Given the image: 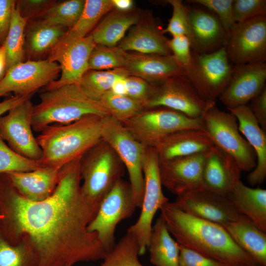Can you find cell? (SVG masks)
Masks as SVG:
<instances>
[{
  "label": "cell",
  "instance_id": "9a60e30c",
  "mask_svg": "<svg viewBox=\"0 0 266 266\" xmlns=\"http://www.w3.org/2000/svg\"><path fill=\"white\" fill-rule=\"evenodd\" d=\"M60 72L59 65L47 59L20 62L10 68L0 81V94L33 96L56 80Z\"/></svg>",
  "mask_w": 266,
  "mask_h": 266
},
{
  "label": "cell",
  "instance_id": "2e32d148",
  "mask_svg": "<svg viewBox=\"0 0 266 266\" xmlns=\"http://www.w3.org/2000/svg\"><path fill=\"white\" fill-rule=\"evenodd\" d=\"M96 45L90 34L72 40H60L46 59L59 65L61 77L43 88L42 91L52 90L66 84H78L83 74L89 69V57Z\"/></svg>",
  "mask_w": 266,
  "mask_h": 266
},
{
  "label": "cell",
  "instance_id": "ba28073f",
  "mask_svg": "<svg viewBox=\"0 0 266 266\" xmlns=\"http://www.w3.org/2000/svg\"><path fill=\"white\" fill-rule=\"evenodd\" d=\"M101 136L115 150L128 173L137 207L144 191L143 164L146 147L136 140L123 124L110 115L101 118Z\"/></svg>",
  "mask_w": 266,
  "mask_h": 266
},
{
  "label": "cell",
  "instance_id": "d6986e66",
  "mask_svg": "<svg viewBox=\"0 0 266 266\" xmlns=\"http://www.w3.org/2000/svg\"><path fill=\"white\" fill-rule=\"evenodd\" d=\"M207 153L159 163L162 186L177 196L203 188L202 173Z\"/></svg>",
  "mask_w": 266,
  "mask_h": 266
},
{
  "label": "cell",
  "instance_id": "7a4b0ae2",
  "mask_svg": "<svg viewBox=\"0 0 266 266\" xmlns=\"http://www.w3.org/2000/svg\"><path fill=\"white\" fill-rule=\"evenodd\" d=\"M169 233L181 246L229 266L257 264L222 225L189 214L169 201L160 208Z\"/></svg>",
  "mask_w": 266,
  "mask_h": 266
},
{
  "label": "cell",
  "instance_id": "9c48e42d",
  "mask_svg": "<svg viewBox=\"0 0 266 266\" xmlns=\"http://www.w3.org/2000/svg\"><path fill=\"white\" fill-rule=\"evenodd\" d=\"M137 207L130 183L119 179L103 199L98 211L87 227L95 233L107 252L115 244V233L117 225L131 217Z\"/></svg>",
  "mask_w": 266,
  "mask_h": 266
},
{
  "label": "cell",
  "instance_id": "11a10c76",
  "mask_svg": "<svg viewBox=\"0 0 266 266\" xmlns=\"http://www.w3.org/2000/svg\"><path fill=\"white\" fill-rule=\"evenodd\" d=\"M5 97V96L4 95H3L0 94V97Z\"/></svg>",
  "mask_w": 266,
  "mask_h": 266
},
{
  "label": "cell",
  "instance_id": "8d00e7d4",
  "mask_svg": "<svg viewBox=\"0 0 266 266\" xmlns=\"http://www.w3.org/2000/svg\"><path fill=\"white\" fill-rule=\"evenodd\" d=\"M100 101L109 115L121 123L135 116L145 108L139 102L127 95H118L110 90L106 92Z\"/></svg>",
  "mask_w": 266,
  "mask_h": 266
},
{
  "label": "cell",
  "instance_id": "f35d334b",
  "mask_svg": "<svg viewBox=\"0 0 266 266\" xmlns=\"http://www.w3.org/2000/svg\"><path fill=\"white\" fill-rule=\"evenodd\" d=\"M126 51L118 45L108 47L96 44L89 59V69L107 70L124 68Z\"/></svg>",
  "mask_w": 266,
  "mask_h": 266
},
{
  "label": "cell",
  "instance_id": "f907efd6",
  "mask_svg": "<svg viewBox=\"0 0 266 266\" xmlns=\"http://www.w3.org/2000/svg\"><path fill=\"white\" fill-rule=\"evenodd\" d=\"M32 96L14 95V96L8 98L2 102H0V116H2L4 113L8 112L14 106Z\"/></svg>",
  "mask_w": 266,
  "mask_h": 266
},
{
  "label": "cell",
  "instance_id": "5bb4252c",
  "mask_svg": "<svg viewBox=\"0 0 266 266\" xmlns=\"http://www.w3.org/2000/svg\"><path fill=\"white\" fill-rule=\"evenodd\" d=\"M31 98L12 107L6 115L0 116V135L15 153L40 162L42 151L32 131L33 105Z\"/></svg>",
  "mask_w": 266,
  "mask_h": 266
},
{
  "label": "cell",
  "instance_id": "277c9868",
  "mask_svg": "<svg viewBox=\"0 0 266 266\" xmlns=\"http://www.w3.org/2000/svg\"><path fill=\"white\" fill-rule=\"evenodd\" d=\"M39 98L40 102L32 111V125L35 132L53 124H69L88 115H110L100 101L87 97L77 84L41 91Z\"/></svg>",
  "mask_w": 266,
  "mask_h": 266
},
{
  "label": "cell",
  "instance_id": "c3c4849f",
  "mask_svg": "<svg viewBox=\"0 0 266 266\" xmlns=\"http://www.w3.org/2000/svg\"><path fill=\"white\" fill-rule=\"evenodd\" d=\"M17 0H0V44H3L9 31L12 11Z\"/></svg>",
  "mask_w": 266,
  "mask_h": 266
},
{
  "label": "cell",
  "instance_id": "cb8c5ba5",
  "mask_svg": "<svg viewBox=\"0 0 266 266\" xmlns=\"http://www.w3.org/2000/svg\"><path fill=\"white\" fill-rule=\"evenodd\" d=\"M60 171V169L42 166L31 171L2 174L23 198L33 201H40L54 193L59 182Z\"/></svg>",
  "mask_w": 266,
  "mask_h": 266
},
{
  "label": "cell",
  "instance_id": "6f0895ef",
  "mask_svg": "<svg viewBox=\"0 0 266 266\" xmlns=\"http://www.w3.org/2000/svg\"><path fill=\"white\" fill-rule=\"evenodd\" d=\"M0 45H1L0 44Z\"/></svg>",
  "mask_w": 266,
  "mask_h": 266
},
{
  "label": "cell",
  "instance_id": "7402d4cb",
  "mask_svg": "<svg viewBox=\"0 0 266 266\" xmlns=\"http://www.w3.org/2000/svg\"><path fill=\"white\" fill-rule=\"evenodd\" d=\"M236 118L238 130L253 149L256 157L255 168L247 182L253 186L262 184L266 177V135L247 105L229 109Z\"/></svg>",
  "mask_w": 266,
  "mask_h": 266
},
{
  "label": "cell",
  "instance_id": "7dc6e473",
  "mask_svg": "<svg viewBox=\"0 0 266 266\" xmlns=\"http://www.w3.org/2000/svg\"><path fill=\"white\" fill-rule=\"evenodd\" d=\"M179 247L178 266H229L180 245Z\"/></svg>",
  "mask_w": 266,
  "mask_h": 266
},
{
  "label": "cell",
  "instance_id": "83f0119b",
  "mask_svg": "<svg viewBox=\"0 0 266 266\" xmlns=\"http://www.w3.org/2000/svg\"><path fill=\"white\" fill-rule=\"evenodd\" d=\"M67 30L41 19L28 21L25 30V50L28 60H41L43 57H48Z\"/></svg>",
  "mask_w": 266,
  "mask_h": 266
},
{
  "label": "cell",
  "instance_id": "60d3db41",
  "mask_svg": "<svg viewBox=\"0 0 266 266\" xmlns=\"http://www.w3.org/2000/svg\"><path fill=\"white\" fill-rule=\"evenodd\" d=\"M167 3L172 8V14L163 33H170L172 37L177 35L187 36L188 32V8L180 0H168Z\"/></svg>",
  "mask_w": 266,
  "mask_h": 266
},
{
  "label": "cell",
  "instance_id": "484cf974",
  "mask_svg": "<svg viewBox=\"0 0 266 266\" xmlns=\"http://www.w3.org/2000/svg\"><path fill=\"white\" fill-rule=\"evenodd\" d=\"M214 146L204 130L179 131L166 136L154 147L161 163L209 151Z\"/></svg>",
  "mask_w": 266,
  "mask_h": 266
},
{
  "label": "cell",
  "instance_id": "52a82bcc",
  "mask_svg": "<svg viewBox=\"0 0 266 266\" xmlns=\"http://www.w3.org/2000/svg\"><path fill=\"white\" fill-rule=\"evenodd\" d=\"M204 130L214 144L229 156L242 172L252 170L256 165L255 153L238 130L236 117L216 105L203 116Z\"/></svg>",
  "mask_w": 266,
  "mask_h": 266
},
{
  "label": "cell",
  "instance_id": "e575fe53",
  "mask_svg": "<svg viewBox=\"0 0 266 266\" xmlns=\"http://www.w3.org/2000/svg\"><path fill=\"white\" fill-rule=\"evenodd\" d=\"M139 255L137 241L127 233L107 253L98 266H143L139 261Z\"/></svg>",
  "mask_w": 266,
  "mask_h": 266
},
{
  "label": "cell",
  "instance_id": "bcb514c9",
  "mask_svg": "<svg viewBox=\"0 0 266 266\" xmlns=\"http://www.w3.org/2000/svg\"><path fill=\"white\" fill-rule=\"evenodd\" d=\"M168 46L174 59L185 69L189 64L192 56L191 43L188 36L185 35L173 36L168 40Z\"/></svg>",
  "mask_w": 266,
  "mask_h": 266
},
{
  "label": "cell",
  "instance_id": "ab89813d",
  "mask_svg": "<svg viewBox=\"0 0 266 266\" xmlns=\"http://www.w3.org/2000/svg\"><path fill=\"white\" fill-rule=\"evenodd\" d=\"M42 166L39 162L30 160L15 153L0 135V174L31 171Z\"/></svg>",
  "mask_w": 266,
  "mask_h": 266
},
{
  "label": "cell",
  "instance_id": "7bdbcfd3",
  "mask_svg": "<svg viewBox=\"0 0 266 266\" xmlns=\"http://www.w3.org/2000/svg\"><path fill=\"white\" fill-rule=\"evenodd\" d=\"M233 11L235 23L266 15V0H233Z\"/></svg>",
  "mask_w": 266,
  "mask_h": 266
},
{
  "label": "cell",
  "instance_id": "4fadbf2b",
  "mask_svg": "<svg viewBox=\"0 0 266 266\" xmlns=\"http://www.w3.org/2000/svg\"><path fill=\"white\" fill-rule=\"evenodd\" d=\"M225 49L234 66L266 62V15L235 23L229 31Z\"/></svg>",
  "mask_w": 266,
  "mask_h": 266
},
{
  "label": "cell",
  "instance_id": "db71d44e",
  "mask_svg": "<svg viewBox=\"0 0 266 266\" xmlns=\"http://www.w3.org/2000/svg\"><path fill=\"white\" fill-rule=\"evenodd\" d=\"M114 8L121 11H129L133 8L132 0H111Z\"/></svg>",
  "mask_w": 266,
  "mask_h": 266
},
{
  "label": "cell",
  "instance_id": "30bf717a",
  "mask_svg": "<svg viewBox=\"0 0 266 266\" xmlns=\"http://www.w3.org/2000/svg\"><path fill=\"white\" fill-rule=\"evenodd\" d=\"M143 172L144 191L141 212L137 220L128 228L127 232L133 235L137 241L139 255L146 252L155 214L163 204L169 201L162 190L159 159L154 147L146 148Z\"/></svg>",
  "mask_w": 266,
  "mask_h": 266
},
{
  "label": "cell",
  "instance_id": "ffe728a7",
  "mask_svg": "<svg viewBox=\"0 0 266 266\" xmlns=\"http://www.w3.org/2000/svg\"><path fill=\"white\" fill-rule=\"evenodd\" d=\"M187 36L192 53L201 54L225 47L228 33L212 12L201 8H189Z\"/></svg>",
  "mask_w": 266,
  "mask_h": 266
},
{
  "label": "cell",
  "instance_id": "ee69618b",
  "mask_svg": "<svg viewBox=\"0 0 266 266\" xmlns=\"http://www.w3.org/2000/svg\"><path fill=\"white\" fill-rule=\"evenodd\" d=\"M126 84L127 95L140 103L145 108L153 93L155 85L142 78L130 75L126 78Z\"/></svg>",
  "mask_w": 266,
  "mask_h": 266
},
{
  "label": "cell",
  "instance_id": "ac0fdd59",
  "mask_svg": "<svg viewBox=\"0 0 266 266\" xmlns=\"http://www.w3.org/2000/svg\"><path fill=\"white\" fill-rule=\"evenodd\" d=\"M266 62L234 66L219 100L228 109L247 105L266 87Z\"/></svg>",
  "mask_w": 266,
  "mask_h": 266
},
{
  "label": "cell",
  "instance_id": "1f68e13d",
  "mask_svg": "<svg viewBox=\"0 0 266 266\" xmlns=\"http://www.w3.org/2000/svg\"><path fill=\"white\" fill-rule=\"evenodd\" d=\"M113 9L111 0H85L79 18L61 40L69 41L86 37L96 27L101 18Z\"/></svg>",
  "mask_w": 266,
  "mask_h": 266
},
{
  "label": "cell",
  "instance_id": "f1b7e54d",
  "mask_svg": "<svg viewBox=\"0 0 266 266\" xmlns=\"http://www.w3.org/2000/svg\"><path fill=\"white\" fill-rule=\"evenodd\" d=\"M138 10L121 11L114 8L90 33L96 44L108 47L117 46L131 27L138 23L141 17Z\"/></svg>",
  "mask_w": 266,
  "mask_h": 266
},
{
  "label": "cell",
  "instance_id": "f5cc1de1",
  "mask_svg": "<svg viewBox=\"0 0 266 266\" xmlns=\"http://www.w3.org/2000/svg\"><path fill=\"white\" fill-rule=\"evenodd\" d=\"M7 71V54L5 47L0 45V81L4 78Z\"/></svg>",
  "mask_w": 266,
  "mask_h": 266
},
{
  "label": "cell",
  "instance_id": "9f6ffc18",
  "mask_svg": "<svg viewBox=\"0 0 266 266\" xmlns=\"http://www.w3.org/2000/svg\"><path fill=\"white\" fill-rule=\"evenodd\" d=\"M260 266V265H256V266Z\"/></svg>",
  "mask_w": 266,
  "mask_h": 266
},
{
  "label": "cell",
  "instance_id": "3957f363",
  "mask_svg": "<svg viewBox=\"0 0 266 266\" xmlns=\"http://www.w3.org/2000/svg\"><path fill=\"white\" fill-rule=\"evenodd\" d=\"M101 118L88 115L69 124L46 127L36 137L42 151L41 165L61 169L81 158L102 139Z\"/></svg>",
  "mask_w": 266,
  "mask_h": 266
},
{
  "label": "cell",
  "instance_id": "4dcf8cb0",
  "mask_svg": "<svg viewBox=\"0 0 266 266\" xmlns=\"http://www.w3.org/2000/svg\"><path fill=\"white\" fill-rule=\"evenodd\" d=\"M147 250L155 266H178L179 245L171 237L161 216L152 226Z\"/></svg>",
  "mask_w": 266,
  "mask_h": 266
},
{
  "label": "cell",
  "instance_id": "681fc988",
  "mask_svg": "<svg viewBox=\"0 0 266 266\" xmlns=\"http://www.w3.org/2000/svg\"><path fill=\"white\" fill-rule=\"evenodd\" d=\"M248 106L257 122L264 131L266 130V87L250 100Z\"/></svg>",
  "mask_w": 266,
  "mask_h": 266
},
{
  "label": "cell",
  "instance_id": "5b68a950",
  "mask_svg": "<svg viewBox=\"0 0 266 266\" xmlns=\"http://www.w3.org/2000/svg\"><path fill=\"white\" fill-rule=\"evenodd\" d=\"M124 168L115 150L102 138L81 158V193L97 211L103 199L122 178Z\"/></svg>",
  "mask_w": 266,
  "mask_h": 266
},
{
  "label": "cell",
  "instance_id": "d4e9b609",
  "mask_svg": "<svg viewBox=\"0 0 266 266\" xmlns=\"http://www.w3.org/2000/svg\"><path fill=\"white\" fill-rule=\"evenodd\" d=\"M163 29L150 16L141 17L118 46L124 51L144 54L171 55L168 40Z\"/></svg>",
  "mask_w": 266,
  "mask_h": 266
},
{
  "label": "cell",
  "instance_id": "b9f144b4",
  "mask_svg": "<svg viewBox=\"0 0 266 266\" xmlns=\"http://www.w3.org/2000/svg\"><path fill=\"white\" fill-rule=\"evenodd\" d=\"M189 1L202 5L213 13L228 34L235 23L233 11V0H192Z\"/></svg>",
  "mask_w": 266,
  "mask_h": 266
},
{
  "label": "cell",
  "instance_id": "836d02e7",
  "mask_svg": "<svg viewBox=\"0 0 266 266\" xmlns=\"http://www.w3.org/2000/svg\"><path fill=\"white\" fill-rule=\"evenodd\" d=\"M129 75L124 68L107 70L88 69L78 84L89 98L100 101L102 96L110 90L114 82L118 78Z\"/></svg>",
  "mask_w": 266,
  "mask_h": 266
},
{
  "label": "cell",
  "instance_id": "816d5d0a",
  "mask_svg": "<svg viewBox=\"0 0 266 266\" xmlns=\"http://www.w3.org/2000/svg\"><path fill=\"white\" fill-rule=\"evenodd\" d=\"M127 76L119 77L114 82L110 89V91L113 93L118 95H127L126 84V78Z\"/></svg>",
  "mask_w": 266,
  "mask_h": 266
},
{
  "label": "cell",
  "instance_id": "4316f807",
  "mask_svg": "<svg viewBox=\"0 0 266 266\" xmlns=\"http://www.w3.org/2000/svg\"><path fill=\"white\" fill-rule=\"evenodd\" d=\"M226 197L234 208L266 233V190L252 188L239 180Z\"/></svg>",
  "mask_w": 266,
  "mask_h": 266
},
{
  "label": "cell",
  "instance_id": "f6af8a7d",
  "mask_svg": "<svg viewBox=\"0 0 266 266\" xmlns=\"http://www.w3.org/2000/svg\"><path fill=\"white\" fill-rule=\"evenodd\" d=\"M55 1L51 0H20L16 1V5L21 15L30 21L42 18Z\"/></svg>",
  "mask_w": 266,
  "mask_h": 266
},
{
  "label": "cell",
  "instance_id": "d590c367",
  "mask_svg": "<svg viewBox=\"0 0 266 266\" xmlns=\"http://www.w3.org/2000/svg\"><path fill=\"white\" fill-rule=\"evenodd\" d=\"M85 0L55 1L41 18L47 23L70 29L76 23L83 10Z\"/></svg>",
  "mask_w": 266,
  "mask_h": 266
},
{
  "label": "cell",
  "instance_id": "f546056e",
  "mask_svg": "<svg viewBox=\"0 0 266 266\" xmlns=\"http://www.w3.org/2000/svg\"><path fill=\"white\" fill-rule=\"evenodd\" d=\"M222 226L234 242L257 264L266 266V233L249 219Z\"/></svg>",
  "mask_w": 266,
  "mask_h": 266
},
{
  "label": "cell",
  "instance_id": "7c38bea8",
  "mask_svg": "<svg viewBox=\"0 0 266 266\" xmlns=\"http://www.w3.org/2000/svg\"><path fill=\"white\" fill-rule=\"evenodd\" d=\"M215 105L204 100L185 75H177L155 85L145 108L164 107L198 119Z\"/></svg>",
  "mask_w": 266,
  "mask_h": 266
},
{
  "label": "cell",
  "instance_id": "74e56055",
  "mask_svg": "<svg viewBox=\"0 0 266 266\" xmlns=\"http://www.w3.org/2000/svg\"><path fill=\"white\" fill-rule=\"evenodd\" d=\"M37 263L36 255L28 244H10L0 233V266H37Z\"/></svg>",
  "mask_w": 266,
  "mask_h": 266
},
{
  "label": "cell",
  "instance_id": "d6a6232c",
  "mask_svg": "<svg viewBox=\"0 0 266 266\" xmlns=\"http://www.w3.org/2000/svg\"><path fill=\"white\" fill-rule=\"evenodd\" d=\"M28 21L23 17L16 5L13 9L10 26L3 43L6 51L7 70L24 61L25 56V30Z\"/></svg>",
  "mask_w": 266,
  "mask_h": 266
},
{
  "label": "cell",
  "instance_id": "e0dca14e",
  "mask_svg": "<svg viewBox=\"0 0 266 266\" xmlns=\"http://www.w3.org/2000/svg\"><path fill=\"white\" fill-rule=\"evenodd\" d=\"M173 203L189 214L220 225L249 219L234 208L226 196L204 188L178 196Z\"/></svg>",
  "mask_w": 266,
  "mask_h": 266
},
{
  "label": "cell",
  "instance_id": "6da1fadb",
  "mask_svg": "<svg viewBox=\"0 0 266 266\" xmlns=\"http://www.w3.org/2000/svg\"><path fill=\"white\" fill-rule=\"evenodd\" d=\"M80 159L60 169L54 193L40 201L23 198L0 174V233L10 244H28L37 266H72L106 255L97 234L87 230L98 211L82 196Z\"/></svg>",
  "mask_w": 266,
  "mask_h": 266
},
{
  "label": "cell",
  "instance_id": "8fae6325",
  "mask_svg": "<svg viewBox=\"0 0 266 266\" xmlns=\"http://www.w3.org/2000/svg\"><path fill=\"white\" fill-rule=\"evenodd\" d=\"M233 67L223 47L210 53H192L184 75L204 100L216 102L229 82Z\"/></svg>",
  "mask_w": 266,
  "mask_h": 266
},
{
  "label": "cell",
  "instance_id": "44dd1931",
  "mask_svg": "<svg viewBox=\"0 0 266 266\" xmlns=\"http://www.w3.org/2000/svg\"><path fill=\"white\" fill-rule=\"evenodd\" d=\"M124 68L129 75L156 85L177 75H184L185 69L171 55L144 54L126 52Z\"/></svg>",
  "mask_w": 266,
  "mask_h": 266
},
{
  "label": "cell",
  "instance_id": "8992f818",
  "mask_svg": "<svg viewBox=\"0 0 266 266\" xmlns=\"http://www.w3.org/2000/svg\"><path fill=\"white\" fill-rule=\"evenodd\" d=\"M122 123L133 137L146 148L154 147L162 139L179 131L204 130L202 118H192L164 107L145 108Z\"/></svg>",
  "mask_w": 266,
  "mask_h": 266
},
{
  "label": "cell",
  "instance_id": "603a6c76",
  "mask_svg": "<svg viewBox=\"0 0 266 266\" xmlns=\"http://www.w3.org/2000/svg\"><path fill=\"white\" fill-rule=\"evenodd\" d=\"M241 172L233 161L214 146L207 152L204 162L202 173L203 188L226 196L240 180Z\"/></svg>",
  "mask_w": 266,
  "mask_h": 266
}]
</instances>
